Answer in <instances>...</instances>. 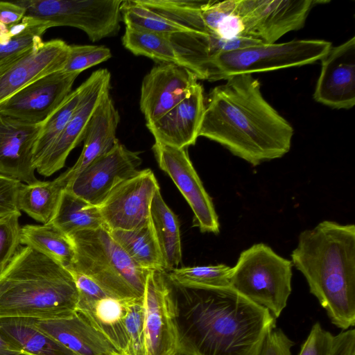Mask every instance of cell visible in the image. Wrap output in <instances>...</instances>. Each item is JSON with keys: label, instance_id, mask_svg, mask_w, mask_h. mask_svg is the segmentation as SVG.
<instances>
[{"label": "cell", "instance_id": "30", "mask_svg": "<svg viewBox=\"0 0 355 355\" xmlns=\"http://www.w3.org/2000/svg\"><path fill=\"white\" fill-rule=\"evenodd\" d=\"M50 223L67 236L78 232L96 230L104 226L98 206L89 203L66 189Z\"/></svg>", "mask_w": 355, "mask_h": 355}, {"label": "cell", "instance_id": "6", "mask_svg": "<svg viewBox=\"0 0 355 355\" xmlns=\"http://www.w3.org/2000/svg\"><path fill=\"white\" fill-rule=\"evenodd\" d=\"M291 261L264 243L243 251L232 268L230 288L278 318L291 293Z\"/></svg>", "mask_w": 355, "mask_h": 355}, {"label": "cell", "instance_id": "43", "mask_svg": "<svg viewBox=\"0 0 355 355\" xmlns=\"http://www.w3.org/2000/svg\"><path fill=\"white\" fill-rule=\"evenodd\" d=\"M294 343L279 329H273L266 337L258 355H292Z\"/></svg>", "mask_w": 355, "mask_h": 355}, {"label": "cell", "instance_id": "1", "mask_svg": "<svg viewBox=\"0 0 355 355\" xmlns=\"http://www.w3.org/2000/svg\"><path fill=\"white\" fill-rule=\"evenodd\" d=\"M173 289L178 350L192 355H258L276 318L230 287Z\"/></svg>", "mask_w": 355, "mask_h": 355}, {"label": "cell", "instance_id": "2", "mask_svg": "<svg viewBox=\"0 0 355 355\" xmlns=\"http://www.w3.org/2000/svg\"><path fill=\"white\" fill-rule=\"evenodd\" d=\"M209 92L200 128L204 137L253 166L283 157L294 130L263 97L251 74L231 76Z\"/></svg>", "mask_w": 355, "mask_h": 355}, {"label": "cell", "instance_id": "7", "mask_svg": "<svg viewBox=\"0 0 355 355\" xmlns=\"http://www.w3.org/2000/svg\"><path fill=\"white\" fill-rule=\"evenodd\" d=\"M331 43L324 40H297L258 44L225 51L210 62L206 80L216 81L241 74L300 67L320 60Z\"/></svg>", "mask_w": 355, "mask_h": 355}, {"label": "cell", "instance_id": "19", "mask_svg": "<svg viewBox=\"0 0 355 355\" xmlns=\"http://www.w3.org/2000/svg\"><path fill=\"white\" fill-rule=\"evenodd\" d=\"M42 125L0 115V175L25 184L38 181L33 159Z\"/></svg>", "mask_w": 355, "mask_h": 355}, {"label": "cell", "instance_id": "27", "mask_svg": "<svg viewBox=\"0 0 355 355\" xmlns=\"http://www.w3.org/2000/svg\"><path fill=\"white\" fill-rule=\"evenodd\" d=\"M109 232L138 266L148 270L166 272L164 259L150 220L138 229L115 230Z\"/></svg>", "mask_w": 355, "mask_h": 355}, {"label": "cell", "instance_id": "5", "mask_svg": "<svg viewBox=\"0 0 355 355\" xmlns=\"http://www.w3.org/2000/svg\"><path fill=\"white\" fill-rule=\"evenodd\" d=\"M69 237L76 255L68 270L88 277L112 297H144L150 270L135 263L104 226L78 232Z\"/></svg>", "mask_w": 355, "mask_h": 355}, {"label": "cell", "instance_id": "17", "mask_svg": "<svg viewBox=\"0 0 355 355\" xmlns=\"http://www.w3.org/2000/svg\"><path fill=\"white\" fill-rule=\"evenodd\" d=\"M69 46L59 39L38 41L33 47L0 66V103L30 83L61 71Z\"/></svg>", "mask_w": 355, "mask_h": 355}, {"label": "cell", "instance_id": "29", "mask_svg": "<svg viewBox=\"0 0 355 355\" xmlns=\"http://www.w3.org/2000/svg\"><path fill=\"white\" fill-rule=\"evenodd\" d=\"M67 185L58 177L52 181H40L21 184L17 205L36 221L50 223L54 218Z\"/></svg>", "mask_w": 355, "mask_h": 355}, {"label": "cell", "instance_id": "15", "mask_svg": "<svg viewBox=\"0 0 355 355\" xmlns=\"http://www.w3.org/2000/svg\"><path fill=\"white\" fill-rule=\"evenodd\" d=\"M78 73H49L19 89L0 103V115L42 123L72 92Z\"/></svg>", "mask_w": 355, "mask_h": 355}, {"label": "cell", "instance_id": "9", "mask_svg": "<svg viewBox=\"0 0 355 355\" xmlns=\"http://www.w3.org/2000/svg\"><path fill=\"white\" fill-rule=\"evenodd\" d=\"M323 1L313 0H237L236 10L243 37L263 44L275 43L305 24L312 8Z\"/></svg>", "mask_w": 355, "mask_h": 355}, {"label": "cell", "instance_id": "36", "mask_svg": "<svg viewBox=\"0 0 355 355\" xmlns=\"http://www.w3.org/2000/svg\"><path fill=\"white\" fill-rule=\"evenodd\" d=\"M141 4L191 31L206 33L200 11L204 0H137ZM207 34V33H206ZM209 35V34H208Z\"/></svg>", "mask_w": 355, "mask_h": 355}, {"label": "cell", "instance_id": "46", "mask_svg": "<svg viewBox=\"0 0 355 355\" xmlns=\"http://www.w3.org/2000/svg\"><path fill=\"white\" fill-rule=\"evenodd\" d=\"M331 355H355V330L347 329L334 336Z\"/></svg>", "mask_w": 355, "mask_h": 355}, {"label": "cell", "instance_id": "38", "mask_svg": "<svg viewBox=\"0 0 355 355\" xmlns=\"http://www.w3.org/2000/svg\"><path fill=\"white\" fill-rule=\"evenodd\" d=\"M111 57L110 49L105 46L69 45L67 58L61 71L80 74L84 70L103 62Z\"/></svg>", "mask_w": 355, "mask_h": 355}, {"label": "cell", "instance_id": "45", "mask_svg": "<svg viewBox=\"0 0 355 355\" xmlns=\"http://www.w3.org/2000/svg\"><path fill=\"white\" fill-rule=\"evenodd\" d=\"M25 13V8L16 1H0V29L19 23Z\"/></svg>", "mask_w": 355, "mask_h": 355}, {"label": "cell", "instance_id": "37", "mask_svg": "<svg viewBox=\"0 0 355 355\" xmlns=\"http://www.w3.org/2000/svg\"><path fill=\"white\" fill-rule=\"evenodd\" d=\"M124 322L128 341L126 355H146L144 297L126 300Z\"/></svg>", "mask_w": 355, "mask_h": 355}, {"label": "cell", "instance_id": "4", "mask_svg": "<svg viewBox=\"0 0 355 355\" xmlns=\"http://www.w3.org/2000/svg\"><path fill=\"white\" fill-rule=\"evenodd\" d=\"M78 300L71 272L29 247H19L2 272L0 319L64 318L76 311Z\"/></svg>", "mask_w": 355, "mask_h": 355}, {"label": "cell", "instance_id": "48", "mask_svg": "<svg viewBox=\"0 0 355 355\" xmlns=\"http://www.w3.org/2000/svg\"><path fill=\"white\" fill-rule=\"evenodd\" d=\"M175 355H192V354L178 351Z\"/></svg>", "mask_w": 355, "mask_h": 355}, {"label": "cell", "instance_id": "13", "mask_svg": "<svg viewBox=\"0 0 355 355\" xmlns=\"http://www.w3.org/2000/svg\"><path fill=\"white\" fill-rule=\"evenodd\" d=\"M152 149L159 168L171 178L191 208L200 231L218 234L219 223L214 206L186 148L155 142Z\"/></svg>", "mask_w": 355, "mask_h": 355}, {"label": "cell", "instance_id": "10", "mask_svg": "<svg viewBox=\"0 0 355 355\" xmlns=\"http://www.w3.org/2000/svg\"><path fill=\"white\" fill-rule=\"evenodd\" d=\"M159 189L150 169L139 170L116 187L98 206L104 227L109 231L132 230L148 223L152 200Z\"/></svg>", "mask_w": 355, "mask_h": 355}, {"label": "cell", "instance_id": "12", "mask_svg": "<svg viewBox=\"0 0 355 355\" xmlns=\"http://www.w3.org/2000/svg\"><path fill=\"white\" fill-rule=\"evenodd\" d=\"M144 298L146 355H175L178 350L175 309L165 272L149 271Z\"/></svg>", "mask_w": 355, "mask_h": 355}, {"label": "cell", "instance_id": "49", "mask_svg": "<svg viewBox=\"0 0 355 355\" xmlns=\"http://www.w3.org/2000/svg\"><path fill=\"white\" fill-rule=\"evenodd\" d=\"M2 272L0 273V281H1V277H2Z\"/></svg>", "mask_w": 355, "mask_h": 355}, {"label": "cell", "instance_id": "41", "mask_svg": "<svg viewBox=\"0 0 355 355\" xmlns=\"http://www.w3.org/2000/svg\"><path fill=\"white\" fill-rule=\"evenodd\" d=\"M334 337L319 322L315 323L302 345L298 355H331Z\"/></svg>", "mask_w": 355, "mask_h": 355}, {"label": "cell", "instance_id": "26", "mask_svg": "<svg viewBox=\"0 0 355 355\" xmlns=\"http://www.w3.org/2000/svg\"><path fill=\"white\" fill-rule=\"evenodd\" d=\"M150 218L166 272L178 268L182 261L180 225L177 216L164 202L159 189L152 200Z\"/></svg>", "mask_w": 355, "mask_h": 355}, {"label": "cell", "instance_id": "18", "mask_svg": "<svg viewBox=\"0 0 355 355\" xmlns=\"http://www.w3.org/2000/svg\"><path fill=\"white\" fill-rule=\"evenodd\" d=\"M321 70L313 93L318 103L335 109L355 105V37L331 47L320 60Z\"/></svg>", "mask_w": 355, "mask_h": 355}, {"label": "cell", "instance_id": "24", "mask_svg": "<svg viewBox=\"0 0 355 355\" xmlns=\"http://www.w3.org/2000/svg\"><path fill=\"white\" fill-rule=\"evenodd\" d=\"M127 300L106 296L78 301L76 306V311L89 320L120 355H126L128 351L124 322Z\"/></svg>", "mask_w": 355, "mask_h": 355}, {"label": "cell", "instance_id": "35", "mask_svg": "<svg viewBox=\"0 0 355 355\" xmlns=\"http://www.w3.org/2000/svg\"><path fill=\"white\" fill-rule=\"evenodd\" d=\"M121 21L125 28L164 35L191 31L141 4L137 0L122 1Z\"/></svg>", "mask_w": 355, "mask_h": 355}, {"label": "cell", "instance_id": "40", "mask_svg": "<svg viewBox=\"0 0 355 355\" xmlns=\"http://www.w3.org/2000/svg\"><path fill=\"white\" fill-rule=\"evenodd\" d=\"M20 216L19 211L0 217V273L11 261L19 247Z\"/></svg>", "mask_w": 355, "mask_h": 355}, {"label": "cell", "instance_id": "21", "mask_svg": "<svg viewBox=\"0 0 355 355\" xmlns=\"http://www.w3.org/2000/svg\"><path fill=\"white\" fill-rule=\"evenodd\" d=\"M120 115L108 93L92 115L83 139V150L73 166L58 178L67 185L86 167L109 152L119 141Z\"/></svg>", "mask_w": 355, "mask_h": 355}, {"label": "cell", "instance_id": "3", "mask_svg": "<svg viewBox=\"0 0 355 355\" xmlns=\"http://www.w3.org/2000/svg\"><path fill=\"white\" fill-rule=\"evenodd\" d=\"M291 257L331 322L343 331L354 327V225L324 220L304 230Z\"/></svg>", "mask_w": 355, "mask_h": 355}, {"label": "cell", "instance_id": "23", "mask_svg": "<svg viewBox=\"0 0 355 355\" xmlns=\"http://www.w3.org/2000/svg\"><path fill=\"white\" fill-rule=\"evenodd\" d=\"M169 38L184 67L200 80H206L208 66L218 53L261 43L245 37L225 40L196 31L173 34Z\"/></svg>", "mask_w": 355, "mask_h": 355}, {"label": "cell", "instance_id": "32", "mask_svg": "<svg viewBox=\"0 0 355 355\" xmlns=\"http://www.w3.org/2000/svg\"><path fill=\"white\" fill-rule=\"evenodd\" d=\"M87 85L86 80L73 90L64 101L42 122L35 144L34 163L40 159L61 134L76 110Z\"/></svg>", "mask_w": 355, "mask_h": 355}, {"label": "cell", "instance_id": "39", "mask_svg": "<svg viewBox=\"0 0 355 355\" xmlns=\"http://www.w3.org/2000/svg\"><path fill=\"white\" fill-rule=\"evenodd\" d=\"M49 26L33 19V23L24 31L0 43V66L17 58L30 49L38 41Z\"/></svg>", "mask_w": 355, "mask_h": 355}, {"label": "cell", "instance_id": "42", "mask_svg": "<svg viewBox=\"0 0 355 355\" xmlns=\"http://www.w3.org/2000/svg\"><path fill=\"white\" fill-rule=\"evenodd\" d=\"M22 182L0 175V217L19 211L17 196Z\"/></svg>", "mask_w": 355, "mask_h": 355}, {"label": "cell", "instance_id": "14", "mask_svg": "<svg viewBox=\"0 0 355 355\" xmlns=\"http://www.w3.org/2000/svg\"><path fill=\"white\" fill-rule=\"evenodd\" d=\"M141 162L139 153L128 149L119 141L78 173L66 189L98 207L116 187L139 171Z\"/></svg>", "mask_w": 355, "mask_h": 355}, {"label": "cell", "instance_id": "34", "mask_svg": "<svg viewBox=\"0 0 355 355\" xmlns=\"http://www.w3.org/2000/svg\"><path fill=\"white\" fill-rule=\"evenodd\" d=\"M232 268L225 264L176 268L165 272L173 286L184 288L230 287Z\"/></svg>", "mask_w": 355, "mask_h": 355}, {"label": "cell", "instance_id": "16", "mask_svg": "<svg viewBox=\"0 0 355 355\" xmlns=\"http://www.w3.org/2000/svg\"><path fill=\"white\" fill-rule=\"evenodd\" d=\"M188 69L171 63H159L144 77L139 107L146 123H153L187 98L198 83Z\"/></svg>", "mask_w": 355, "mask_h": 355}, {"label": "cell", "instance_id": "8", "mask_svg": "<svg viewBox=\"0 0 355 355\" xmlns=\"http://www.w3.org/2000/svg\"><path fill=\"white\" fill-rule=\"evenodd\" d=\"M24 17L40 21L49 28L71 26L85 32L97 42L120 31L122 0H21Z\"/></svg>", "mask_w": 355, "mask_h": 355}, {"label": "cell", "instance_id": "28", "mask_svg": "<svg viewBox=\"0 0 355 355\" xmlns=\"http://www.w3.org/2000/svg\"><path fill=\"white\" fill-rule=\"evenodd\" d=\"M19 242L67 269L71 268L74 262L76 252L71 239L51 223L21 227Z\"/></svg>", "mask_w": 355, "mask_h": 355}, {"label": "cell", "instance_id": "11", "mask_svg": "<svg viewBox=\"0 0 355 355\" xmlns=\"http://www.w3.org/2000/svg\"><path fill=\"white\" fill-rule=\"evenodd\" d=\"M111 73L107 69L94 71L71 119L43 156L34 163L35 171L49 177L64 166L71 151L83 141L89 121L105 95L110 93Z\"/></svg>", "mask_w": 355, "mask_h": 355}, {"label": "cell", "instance_id": "47", "mask_svg": "<svg viewBox=\"0 0 355 355\" xmlns=\"http://www.w3.org/2000/svg\"><path fill=\"white\" fill-rule=\"evenodd\" d=\"M0 355H22V354L0 333Z\"/></svg>", "mask_w": 355, "mask_h": 355}, {"label": "cell", "instance_id": "31", "mask_svg": "<svg viewBox=\"0 0 355 355\" xmlns=\"http://www.w3.org/2000/svg\"><path fill=\"white\" fill-rule=\"evenodd\" d=\"M121 42L123 46L135 55L145 56L159 63H171L184 67L168 35L125 28Z\"/></svg>", "mask_w": 355, "mask_h": 355}, {"label": "cell", "instance_id": "25", "mask_svg": "<svg viewBox=\"0 0 355 355\" xmlns=\"http://www.w3.org/2000/svg\"><path fill=\"white\" fill-rule=\"evenodd\" d=\"M0 333L22 355H76L40 330L33 318H1Z\"/></svg>", "mask_w": 355, "mask_h": 355}, {"label": "cell", "instance_id": "20", "mask_svg": "<svg viewBox=\"0 0 355 355\" xmlns=\"http://www.w3.org/2000/svg\"><path fill=\"white\" fill-rule=\"evenodd\" d=\"M205 109L203 87L198 83L187 98L146 127L155 142L187 148L199 137Z\"/></svg>", "mask_w": 355, "mask_h": 355}, {"label": "cell", "instance_id": "50", "mask_svg": "<svg viewBox=\"0 0 355 355\" xmlns=\"http://www.w3.org/2000/svg\"><path fill=\"white\" fill-rule=\"evenodd\" d=\"M119 355H120V354H119Z\"/></svg>", "mask_w": 355, "mask_h": 355}, {"label": "cell", "instance_id": "33", "mask_svg": "<svg viewBox=\"0 0 355 355\" xmlns=\"http://www.w3.org/2000/svg\"><path fill=\"white\" fill-rule=\"evenodd\" d=\"M236 6L237 0L207 1L200 11L206 33L225 40L243 37Z\"/></svg>", "mask_w": 355, "mask_h": 355}, {"label": "cell", "instance_id": "44", "mask_svg": "<svg viewBox=\"0 0 355 355\" xmlns=\"http://www.w3.org/2000/svg\"><path fill=\"white\" fill-rule=\"evenodd\" d=\"M73 275L78 293V300H89L110 296L96 282L88 277L73 270ZM111 297V296H110Z\"/></svg>", "mask_w": 355, "mask_h": 355}, {"label": "cell", "instance_id": "22", "mask_svg": "<svg viewBox=\"0 0 355 355\" xmlns=\"http://www.w3.org/2000/svg\"><path fill=\"white\" fill-rule=\"evenodd\" d=\"M36 326L76 355H119L110 342L80 312L60 318L35 319Z\"/></svg>", "mask_w": 355, "mask_h": 355}]
</instances>
